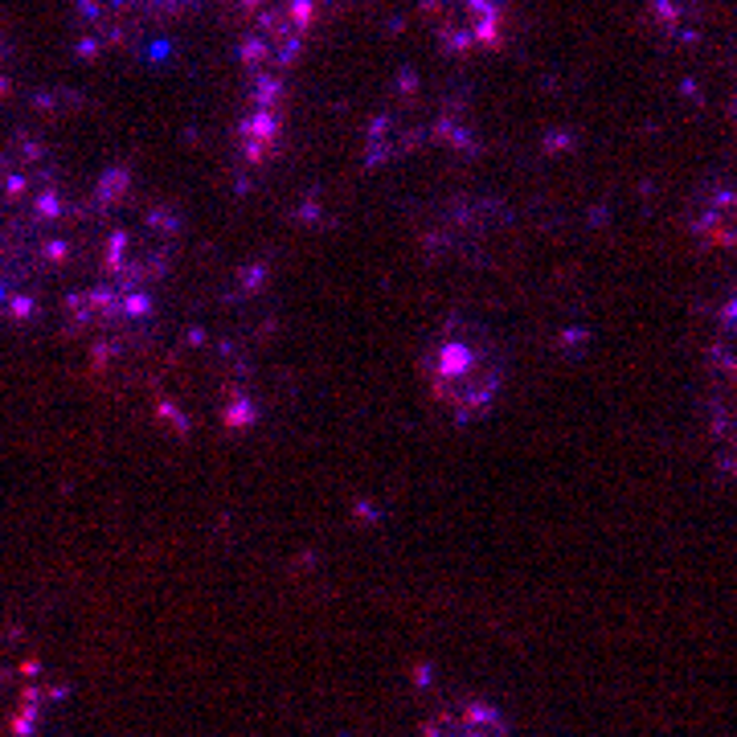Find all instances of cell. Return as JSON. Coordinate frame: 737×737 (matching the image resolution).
Listing matches in <instances>:
<instances>
[{
  "instance_id": "1",
  "label": "cell",
  "mask_w": 737,
  "mask_h": 737,
  "mask_svg": "<svg viewBox=\"0 0 737 737\" xmlns=\"http://www.w3.org/2000/svg\"><path fill=\"white\" fill-rule=\"evenodd\" d=\"M422 377H426V389L451 414L479 418L496 405L504 369H500L496 353L488 348V340L451 328L430 340L426 357H422Z\"/></svg>"
},
{
  "instance_id": "2",
  "label": "cell",
  "mask_w": 737,
  "mask_h": 737,
  "mask_svg": "<svg viewBox=\"0 0 737 737\" xmlns=\"http://www.w3.org/2000/svg\"><path fill=\"white\" fill-rule=\"evenodd\" d=\"M308 4L304 0H291V4H275L266 8L254 29L246 33V46H242V62L246 70L259 74V86H275V74H283L295 53L308 37Z\"/></svg>"
},
{
  "instance_id": "3",
  "label": "cell",
  "mask_w": 737,
  "mask_h": 737,
  "mask_svg": "<svg viewBox=\"0 0 737 737\" xmlns=\"http://www.w3.org/2000/svg\"><path fill=\"white\" fill-rule=\"evenodd\" d=\"M504 0H426L430 33L455 53L488 49L504 33Z\"/></svg>"
},
{
  "instance_id": "4",
  "label": "cell",
  "mask_w": 737,
  "mask_h": 737,
  "mask_svg": "<svg viewBox=\"0 0 737 737\" xmlns=\"http://www.w3.org/2000/svg\"><path fill=\"white\" fill-rule=\"evenodd\" d=\"M689 226L700 242L721 246V250H737V181H721V185L700 193L692 205Z\"/></svg>"
},
{
  "instance_id": "5",
  "label": "cell",
  "mask_w": 737,
  "mask_h": 737,
  "mask_svg": "<svg viewBox=\"0 0 737 737\" xmlns=\"http://www.w3.org/2000/svg\"><path fill=\"white\" fill-rule=\"evenodd\" d=\"M651 4H656V17H660V21H680V17H684V13H689V0H651Z\"/></svg>"
},
{
  "instance_id": "6",
  "label": "cell",
  "mask_w": 737,
  "mask_h": 737,
  "mask_svg": "<svg viewBox=\"0 0 737 737\" xmlns=\"http://www.w3.org/2000/svg\"><path fill=\"white\" fill-rule=\"evenodd\" d=\"M729 103H733V115H737V58H733V86H729Z\"/></svg>"
}]
</instances>
